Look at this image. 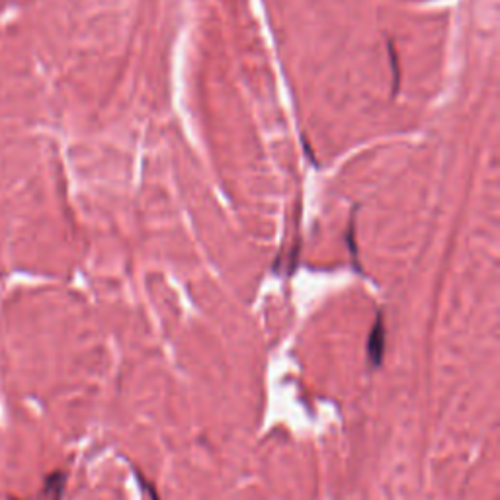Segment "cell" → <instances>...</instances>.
I'll list each match as a JSON object with an SVG mask.
<instances>
[{
	"label": "cell",
	"instance_id": "1",
	"mask_svg": "<svg viewBox=\"0 0 500 500\" xmlns=\"http://www.w3.org/2000/svg\"><path fill=\"white\" fill-rule=\"evenodd\" d=\"M385 354V324H383V315L379 313L377 319L373 322L372 333L368 338V358L373 368L381 366V359Z\"/></svg>",
	"mask_w": 500,
	"mask_h": 500
},
{
	"label": "cell",
	"instance_id": "2",
	"mask_svg": "<svg viewBox=\"0 0 500 500\" xmlns=\"http://www.w3.org/2000/svg\"><path fill=\"white\" fill-rule=\"evenodd\" d=\"M64 481L67 475L63 471H53L47 479H45V487H43V495L49 500H61L63 499Z\"/></svg>",
	"mask_w": 500,
	"mask_h": 500
}]
</instances>
